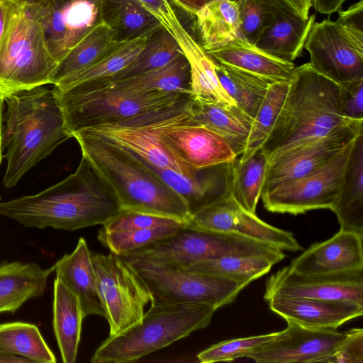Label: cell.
Here are the masks:
<instances>
[{
    "instance_id": "obj_13",
    "label": "cell",
    "mask_w": 363,
    "mask_h": 363,
    "mask_svg": "<svg viewBox=\"0 0 363 363\" xmlns=\"http://www.w3.org/2000/svg\"><path fill=\"white\" fill-rule=\"evenodd\" d=\"M304 48L314 69L335 83L363 78V31L337 21L314 22Z\"/></svg>"
},
{
    "instance_id": "obj_17",
    "label": "cell",
    "mask_w": 363,
    "mask_h": 363,
    "mask_svg": "<svg viewBox=\"0 0 363 363\" xmlns=\"http://www.w3.org/2000/svg\"><path fill=\"white\" fill-rule=\"evenodd\" d=\"M306 298L363 305V270L327 275H299L289 266L266 280L264 299Z\"/></svg>"
},
{
    "instance_id": "obj_26",
    "label": "cell",
    "mask_w": 363,
    "mask_h": 363,
    "mask_svg": "<svg viewBox=\"0 0 363 363\" xmlns=\"http://www.w3.org/2000/svg\"><path fill=\"white\" fill-rule=\"evenodd\" d=\"M340 229L363 235V133L354 140L332 210Z\"/></svg>"
},
{
    "instance_id": "obj_52",
    "label": "cell",
    "mask_w": 363,
    "mask_h": 363,
    "mask_svg": "<svg viewBox=\"0 0 363 363\" xmlns=\"http://www.w3.org/2000/svg\"><path fill=\"white\" fill-rule=\"evenodd\" d=\"M177 6L182 9L189 14L195 16V13L205 4L206 0H170Z\"/></svg>"
},
{
    "instance_id": "obj_24",
    "label": "cell",
    "mask_w": 363,
    "mask_h": 363,
    "mask_svg": "<svg viewBox=\"0 0 363 363\" xmlns=\"http://www.w3.org/2000/svg\"><path fill=\"white\" fill-rule=\"evenodd\" d=\"M315 17L313 14L303 18L278 0L273 19L255 45L276 57L292 62L301 55Z\"/></svg>"
},
{
    "instance_id": "obj_19",
    "label": "cell",
    "mask_w": 363,
    "mask_h": 363,
    "mask_svg": "<svg viewBox=\"0 0 363 363\" xmlns=\"http://www.w3.org/2000/svg\"><path fill=\"white\" fill-rule=\"evenodd\" d=\"M362 240L360 234L340 230L327 240L312 244L289 267L303 276L363 270Z\"/></svg>"
},
{
    "instance_id": "obj_6",
    "label": "cell",
    "mask_w": 363,
    "mask_h": 363,
    "mask_svg": "<svg viewBox=\"0 0 363 363\" xmlns=\"http://www.w3.org/2000/svg\"><path fill=\"white\" fill-rule=\"evenodd\" d=\"M216 309L207 304L152 305L142 320L108 337L91 358L93 363L131 362L208 326Z\"/></svg>"
},
{
    "instance_id": "obj_25",
    "label": "cell",
    "mask_w": 363,
    "mask_h": 363,
    "mask_svg": "<svg viewBox=\"0 0 363 363\" xmlns=\"http://www.w3.org/2000/svg\"><path fill=\"white\" fill-rule=\"evenodd\" d=\"M206 52L218 64L274 82L289 80L295 68L292 62L276 57L239 37Z\"/></svg>"
},
{
    "instance_id": "obj_31",
    "label": "cell",
    "mask_w": 363,
    "mask_h": 363,
    "mask_svg": "<svg viewBox=\"0 0 363 363\" xmlns=\"http://www.w3.org/2000/svg\"><path fill=\"white\" fill-rule=\"evenodd\" d=\"M102 18L116 42L150 38L163 28L152 13L135 0H104Z\"/></svg>"
},
{
    "instance_id": "obj_38",
    "label": "cell",
    "mask_w": 363,
    "mask_h": 363,
    "mask_svg": "<svg viewBox=\"0 0 363 363\" xmlns=\"http://www.w3.org/2000/svg\"><path fill=\"white\" fill-rule=\"evenodd\" d=\"M279 259L264 255L225 256L194 263L186 269L250 284L269 272Z\"/></svg>"
},
{
    "instance_id": "obj_43",
    "label": "cell",
    "mask_w": 363,
    "mask_h": 363,
    "mask_svg": "<svg viewBox=\"0 0 363 363\" xmlns=\"http://www.w3.org/2000/svg\"><path fill=\"white\" fill-rule=\"evenodd\" d=\"M280 332L231 339L213 345L198 354L200 362H230L247 357L277 339Z\"/></svg>"
},
{
    "instance_id": "obj_44",
    "label": "cell",
    "mask_w": 363,
    "mask_h": 363,
    "mask_svg": "<svg viewBox=\"0 0 363 363\" xmlns=\"http://www.w3.org/2000/svg\"><path fill=\"white\" fill-rule=\"evenodd\" d=\"M278 0H238L239 38L254 44L273 19Z\"/></svg>"
},
{
    "instance_id": "obj_36",
    "label": "cell",
    "mask_w": 363,
    "mask_h": 363,
    "mask_svg": "<svg viewBox=\"0 0 363 363\" xmlns=\"http://www.w3.org/2000/svg\"><path fill=\"white\" fill-rule=\"evenodd\" d=\"M268 165V156L260 147L245 159L232 162L231 195L238 204L256 214Z\"/></svg>"
},
{
    "instance_id": "obj_21",
    "label": "cell",
    "mask_w": 363,
    "mask_h": 363,
    "mask_svg": "<svg viewBox=\"0 0 363 363\" xmlns=\"http://www.w3.org/2000/svg\"><path fill=\"white\" fill-rule=\"evenodd\" d=\"M144 162L184 199L190 216L231 195L233 162L197 169L192 176L170 169L156 168Z\"/></svg>"
},
{
    "instance_id": "obj_47",
    "label": "cell",
    "mask_w": 363,
    "mask_h": 363,
    "mask_svg": "<svg viewBox=\"0 0 363 363\" xmlns=\"http://www.w3.org/2000/svg\"><path fill=\"white\" fill-rule=\"evenodd\" d=\"M337 350L325 362L326 363H363V330L352 328Z\"/></svg>"
},
{
    "instance_id": "obj_55",
    "label": "cell",
    "mask_w": 363,
    "mask_h": 363,
    "mask_svg": "<svg viewBox=\"0 0 363 363\" xmlns=\"http://www.w3.org/2000/svg\"><path fill=\"white\" fill-rule=\"evenodd\" d=\"M13 1V0H0V2H8V1Z\"/></svg>"
},
{
    "instance_id": "obj_33",
    "label": "cell",
    "mask_w": 363,
    "mask_h": 363,
    "mask_svg": "<svg viewBox=\"0 0 363 363\" xmlns=\"http://www.w3.org/2000/svg\"><path fill=\"white\" fill-rule=\"evenodd\" d=\"M116 41L104 21L93 28L57 63L48 84L57 85L63 79L89 67L101 58Z\"/></svg>"
},
{
    "instance_id": "obj_23",
    "label": "cell",
    "mask_w": 363,
    "mask_h": 363,
    "mask_svg": "<svg viewBox=\"0 0 363 363\" xmlns=\"http://www.w3.org/2000/svg\"><path fill=\"white\" fill-rule=\"evenodd\" d=\"M91 253L84 238H80L73 252L65 254L54 264V272L77 297L84 318L93 314L106 318Z\"/></svg>"
},
{
    "instance_id": "obj_40",
    "label": "cell",
    "mask_w": 363,
    "mask_h": 363,
    "mask_svg": "<svg viewBox=\"0 0 363 363\" xmlns=\"http://www.w3.org/2000/svg\"><path fill=\"white\" fill-rule=\"evenodd\" d=\"M182 55L184 52L178 43L162 28L147 39L143 50L129 65L111 79L102 81L133 77L162 67Z\"/></svg>"
},
{
    "instance_id": "obj_32",
    "label": "cell",
    "mask_w": 363,
    "mask_h": 363,
    "mask_svg": "<svg viewBox=\"0 0 363 363\" xmlns=\"http://www.w3.org/2000/svg\"><path fill=\"white\" fill-rule=\"evenodd\" d=\"M190 67L191 96L227 108H235L234 101L222 86L216 72V62L194 38L182 50Z\"/></svg>"
},
{
    "instance_id": "obj_53",
    "label": "cell",
    "mask_w": 363,
    "mask_h": 363,
    "mask_svg": "<svg viewBox=\"0 0 363 363\" xmlns=\"http://www.w3.org/2000/svg\"><path fill=\"white\" fill-rule=\"evenodd\" d=\"M9 2H0V42L6 27Z\"/></svg>"
},
{
    "instance_id": "obj_1",
    "label": "cell",
    "mask_w": 363,
    "mask_h": 363,
    "mask_svg": "<svg viewBox=\"0 0 363 363\" xmlns=\"http://www.w3.org/2000/svg\"><path fill=\"white\" fill-rule=\"evenodd\" d=\"M121 210L106 180L82 155L74 173L30 196L0 202V216L25 227L68 231L103 225Z\"/></svg>"
},
{
    "instance_id": "obj_2",
    "label": "cell",
    "mask_w": 363,
    "mask_h": 363,
    "mask_svg": "<svg viewBox=\"0 0 363 363\" xmlns=\"http://www.w3.org/2000/svg\"><path fill=\"white\" fill-rule=\"evenodd\" d=\"M4 185L11 188L60 145L73 138L52 90L42 86L4 94Z\"/></svg>"
},
{
    "instance_id": "obj_45",
    "label": "cell",
    "mask_w": 363,
    "mask_h": 363,
    "mask_svg": "<svg viewBox=\"0 0 363 363\" xmlns=\"http://www.w3.org/2000/svg\"><path fill=\"white\" fill-rule=\"evenodd\" d=\"M106 232L130 231L163 226H180L184 223L169 218L122 209L102 225Z\"/></svg>"
},
{
    "instance_id": "obj_9",
    "label": "cell",
    "mask_w": 363,
    "mask_h": 363,
    "mask_svg": "<svg viewBox=\"0 0 363 363\" xmlns=\"http://www.w3.org/2000/svg\"><path fill=\"white\" fill-rule=\"evenodd\" d=\"M190 98L118 123L86 129L103 139L128 150L152 167L170 169L192 176L194 169L179 160L166 145L160 132L169 125L187 124Z\"/></svg>"
},
{
    "instance_id": "obj_8",
    "label": "cell",
    "mask_w": 363,
    "mask_h": 363,
    "mask_svg": "<svg viewBox=\"0 0 363 363\" xmlns=\"http://www.w3.org/2000/svg\"><path fill=\"white\" fill-rule=\"evenodd\" d=\"M135 268L152 296V305L204 303L216 310L233 302L248 284L195 272L177 265L123 256Z\"/></svg>"
},
{
    "instance_id": "obj_34",
    "label": "cell",
    "mask_w": 363,
    "mask_h": 363,
    "mask_svg": "<svg viewBox=\"0 0 363 363\" xmlns=\"http://www.w3.org/2000/svg\"><path fill=\"white\" fill-rule=\"evenodd\" d=\"M216 72L237 110L252 123L269 87L276 82L217 62Z\"/></svg>"
},
{
    "instance_id": "obj_35",
    "label": "cell",
    "mask_w": 363,
    "mask_h": 363,
    "mask_svg": "<svg viewBox=\"0 0 363 363\" xmlns=\"http://www.w3.org/2000/svg\"><path fill=\"white\" fill-rule=\"evenodd\" d=\"M86 84H108L141 91H172L191 94L190 67L186 58L182 55L162 67L133 77Z\"/></svg>"
},
{
    "instance_id": "obj_50",
    "label": "cell",
    "mask_w": 363,
    "mask_h": 363,
    "mask_svg": "<svg viewBox=\"0 0 363 363\" xmlns=\"http://www.w3.org/2000/svg\"><path fill=\"white\" fill-rule=\"evenodd\" d=\"M311 6L322 14L330 15L341 9L346 0H310Z\"/></svg>"
},
{
    "instance_id": "obj_11",
    "label": "cell",
    "mask_w": 363,
    "mask_h": 363,
    "mask_svg": "<svg viewBox=\"0 0 363 363\" xmlns=\"http://www.w3.org/2000/svg\"><path fill=\"white\" fill-rule=\"evenodd\" d=\"M91 257L109 336H116L142 320L152 296L143 279L123 256L110 252L91 253Z\"/></svg>"
},
{
    "instance_id": "obj_3",
    "label": "cell",
    "mask_w": 363,
    "mask_h": 363,
    "mask_svg": "<svg viewBox=\"0 0 363 363\" xmlns=\"http://www.w3.org/2000/svg\"><path fill=\"white\" fill-rule=\"evenodd\" d=\"M85 156L114 191L121 208L182 223L190 213L184 199L138 156L86 130L72 134Z\"/></svg>"
},
{
    "instance_id": "obj_56",
    "label": "cell",
    "mask_w": 363,
    "mask_h": 363,
    "mask_svg": "<svg viewBox=\"0 0 363 363\" xmlns=\"http://www.w3.org/2000/svg\"><path fill=\"white\" fill-rule=\"evenodd\" d=\"M208 1H211V0H206V2ZM232 1H237L238 0H232Z\"/></svg>"
},
{
    "instance_id": "obj_20",
    "label": "cell",
    "mask_w": 363,
    "mask_h": 363,
    "mask_svg": "<svg viewBox=\"0 0 363 363\" xmlns=\"http://www.w3.org/2000/svg\"><path fill=\"white\" fill-rule=\"evenodd\" d=\"M160 135L170 150L194 169L231 162L238 157L224 138L203 127L176 124L164 128Z\"/></svg>"
},
{
    "instance_id": "obj_30",
    "label": "cell",
    "mask_w": 363,
    "mask_h": 363,
    "mask_svg": "<svg viewBox=\"0 0 363 363\" xmlns=\"http://www.w3.org/2000/svg\"><path fill=\"white\" fill-rule=\"evenodd\" d=\"M194 16L199 43L206 52L220 48L239 37L240 20L237 1H208Z\"/></svg>"
},
{
    "instance_id": "obj_18",
    "label": "cell",
    "mask_w": 363,
    "mask_h": 363,
    "mask_svg": "<svg viewBox=\"0 0 363 363\" xmlns=\"http://www.w3.org/2000/svg\"><path fill=\"white\" fill-rule=\"evenodd\" d=\"M277 339L247 358L258 363L325 362L345 340L347 332L304 327L286 322Z\"/></svg>"
},
{
    "instance_id": "obj_41",
    "label": "cell",
    "mask_w": 363,
    "mask_h": 363,
    "mask_svg": "<svg viewBox=\"0 0 363 363\" xmlns=\"http://www.w3.org/2000/svg\"><path fill=\"white\" fill-rule=\"evenodd\" d=\"M289 80L272 83L252 121L243 152L245 159L260 148L270 133L281 108L289 88Z\"/></svg>"
},
{
    "instance_id": "obj_22",
    "label": "cell",
    "mask_w": 363,
    "mask_h": 363,
    "mask_svg": "<svg viewBox=\"0 0 363 363\" xmlns=\"http://www.w3.org/2000/svg\"><path fill=\"white\" fill-rule=\"evenodd\" d=\"M267 302L270 310L286 322L313 328L337 330L363 313V305L345 301L273 297Z\"/></svg>"
},
{
    "instance_id": "obj_27",
    "label": "cell",
    "mask_w": 363,
    "mask_h": 363,
    "mask_svg": "<svg viewBox=\"0 0 363 363\" xmlns=\"http://www.w3.org/2000/svg\"><path fill=\"white\" fill-rule=\"evenodd\" d=\"M54 265L44 269L35 263L0 264V313H13L28 299L42 296Z\"/></svg>"
},
{
    "instance_id": "obj_5",
    "label": "cell",
    "mask_w": 363,
    "mask_h": 363,
    "mask_svg": "<svg viewBox=\"0 0 363 363\" xmlns=\"http://www.w3.org/2000/svg\"><path fill=\"white\" fill-rule=\"evenodd\" d=\"M52 91L68 130L75 132L118 123L191 97L172 91H141L108 84H79Z\"/></svg>"
},
{
    "instance_id": "obj_12",
    "label": "cell",
    "mask_w": 363,
    "mask_h": 363,
    "mask_svg": "<svg viewBox=\"0 0 363 363\" xmlns=\"http://www.w3.org/2000/svg\"><path fill=\"white\" fill-rule=\"evenodd\" d=\"M354 140L308 174L262 193L264 208L272 213L294 216L317 209L332 211Z\"/></svg>"
},
{
    "instance_id": "obj_57",
    "label": "cell",
    "mask_w": 363,
    "mask_h": 363,
    "mask_svg": "<svg viewBox=\"0 0 363 363\" xmlns=\"http://www.w3.org/2000/svg\"><path fill=\"white\" fill-rule=\"evenodd\" d=\"M18 1H26V0H18Z\"/></svg>"
},
{
    "instance_id": "obj_7",
    "label": "cell",
    "mask_w": 363,
    "mask_h": 363,
    "mask_svg": "<svg viewBox=\"0 0 363 363\" xmlns=\"http://www.w3.org/2000/svg\"><path fill=\"white\" fill-rule=\"evenodd\" d=\"M57 63L49 50L42 25L23 2L9 1L0 42V92L6 94L48 84Z\"/></svg>"
},
{
    "instance_id": "obj_54",
    "label": "cell",
    "mask_w": 363,
    "mask_h": 363,
    "mask_svg": "<svg viewBox=\"0 0 363 363\" xmlns=\"http://www.w3.org/2000/svg\"><path fill=\"white\" fill-rule=\"evenodd\" d=\"M4 94L0 92V164L2 160V152L4 150L3 147V122H4V116H3V108L4 103Z\"/></svg>"
},
{
    "instance_id": "obj_49",
    "label": "cell",
    "mask_w": 363,
    "mask_h": 363,
    "mask_svg": "<svg viewBox=\"0 0 363 363\" xmlns=\"http://www.w3.org/2000/svg\"><path fill=\"white\" fill-rule=\"evenodd\" d=\"M350 28L363 31V0L350 6L346 11H338L337 20Z\"/></svg>"
},
{
    "instance_id": "obj_14",
    "label": "cell",
    "mask_w": 363,
    "mask_h": 363,
    "mask_svg": "<svg viewBox=\"0 0 363 363\" xmlns=\"http://www.w3.org/2000/svg\"><path fill=\"white\" fill-rule=\"evenodd\" d=\"M22 2L42 25L49 50L57 62L103 21L104 0H26Z\"/></svg>"
},
{
    "instance_id": "obj_29",
    "label": "cell",
    "mask_w": 363,
    "mask_h": 363,
    "mask_svg": "<svg viewBox=\"0 0 363 363\" xmlns=\"http://www.w3.org/2000/svg\"><path fill=\"white\" fill-rule=\"evenodd\" d=\"M79 300L58 278L53 287V330L64 363L77 359L84 319Z\"/></svg>"
},
{
    "instance_id": "obj_48",
    "label": "cell",
    "mask_w": 363,
    "mask_h": 363,
    "mask_svg": "<svg viewBox=\"0 0 363 363\" xmlns=\"http://www.w3.org/2000/svg\"><path fill=\"white\" fill-rule=\"evenodd\" d=\"M340 99L345 117L363 121V78L341 84Z\"/></svg>"
},
{
    "instance_id": "obj_16",
    "label": "cell",
    "mask_w": 363,
    "mask_h": 363,
    "mask_svg": "<svg viewBox=\"0 0 363 363\" xmlns=\"http://www.w3.org/2000/svg\"><path fill=\"white\" fill-rule=\"evenodd\" d=\"M362 133L363 121H356L323 137L270 157L262 193L318 169Z\"/></svg>"
},
{
    "instance_id": "obj_4",
    "label": "cell",
    "mask_w": 363,
    "mask_h": 363,
    "mask_svg": "<svg viewBox=\"0 0 363 363\" xmlns=\"http://www.w3.org/2000/svg\"><path fill=\"white\" fill-rule=\"evenodd\" d=\"M354 121L343 114L340 85L306 63L295 67L281 108L261 147L269 158Z\"/></svg>"
},
{
    "instance_id": "obj_51",
    "label": "cell",
    "mask_w": 363,
    "mask_h": 363,
    "mask_svg": "<svg viewBox=\"0 0 363 363\" xmlns=\"http://www.w3.org/2000/svg\"><path fill=\"white\" fill-rule=\"evenodd\" d=\"M285 6L303 18L308 17V12L311 7L310 0H279Z\"/></svg>"
},
{
    "instance_id": "obj_39",
    "label": "cell",
    "mask_w": 363,
    "mask_h": 363,
    "mask_svg": "<svg viewBox=\"0 0 363 363\" xmlns=\"http://www.w3.org/2000/svg\"><path fill=\"white\" fill-rule=\"evenodd\" d=\"M0 352L21 356L29 362H56L38 328L25 322L0 323Z\"/></svg>"
},
{
    "instance_id": "obj_42",
    "label": "cell",
    "mask_w": 363,
    "mask_h": 363,
    "mask_svg": "<svg viewBox=\"0 0 363 363\" xmlns=\"http://www.w3.org/2000/svg\"><path fill=\"white\" fill-rule=\"evenodd\" d=\"M180 226H163L130 231L106 232L101 229L97 236L100 242L110 252L127 255L155 242L174 235Z\"/></svg>"
},
{
    "instance_id": "obj_46",
    "label": "cell",
    "mask_w": 363,
    "mask_h": 363,
    "mask_svg": "<svg viewBox=\"0 0 363 363\" xmlns=\"http://www.w3.org/2000/svg\"><path fill=\"white\" fill-rule=\"evenodd\" d=\"M152 13L162 27L176 40L182 49L192 35L184 28L170 0H135Z\"/></svg>"
},
{
    "instance_id": "obj_10",
    "label": "cell",
    "mask_w": 363,
    "mask_h": 363,
    "mask_svg": "<svg viewBox=\"0 0 363 363\" xmlns=\"http://www.w3.org/2000/svg\"><path fill=\"white\" fill-rule=\"evenodd\" d=\"M254 255H268L280 260L286 257L279 248L242 235L183 227L166 239L123 256L186 267L225 256Z\"/></svg>"
},
{
    "instance_id": "obj_15",
    "label": "cell",
    "mask_w": 363,
    "mask_h": 363,
    "mask_svg": "<svg viewBox=\"0 0 363 363\" xmlns=\"http://www.w3.org/2000/svg\"><path fill=\"white\" fill-rule=\"evenodd\" d=\"M183 228L233 233L267 243L281 250H303L294 235L272 226L242 208L232 195L215 201L190 216Z\"/></svg>"
},
{
    "instance_id": "obj_28",
    "label": "cell",
    "mask_w": 363,
    "mask_h": 363,
    "mask_svg": "<svg viewBox=\"0 0 363 363\" xmlns=\"http://www.w3.org/2000/svg\"><path fill=\"white\" fill-rule=\"evenodd\" d=\"M191 125L206 128L224 138L238 157L243 152L251 127L237 108H227L191 96L189 101Z\"/></svg>"
},
{
    "instance_id": "obj_37",
    "label": "cell",
    "mask_w": 363,
    "mask_h": 363,
    "mask_svg": "<svg viewBox=\"0 0 363 363\" xmlns=\"http://www.w3.org/2000/svg\"><path fill=\"white\" fill-rule=\"evenodd\" d=\"M149 38L115 42L96 62L58 83L60 89L111 79L129 65L143 50Z\"/></svg>"
}]
</instances>
